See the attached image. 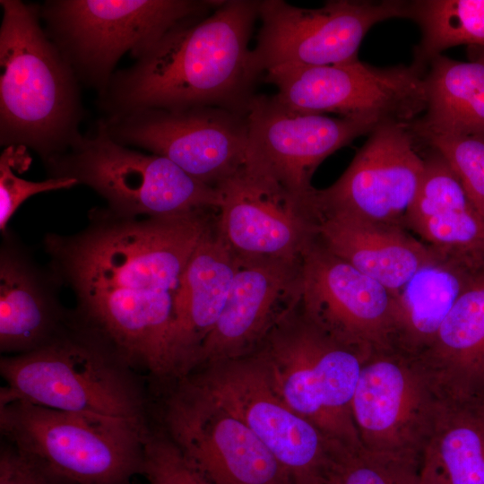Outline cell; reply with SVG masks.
I'll return each mask as SVG.
<instances>
[{"mask_svg": "<svg viewBox=\"0 0 484 484\" xmlns=\"http://www.w3.org/2000/svg\"><path fill=\"white\" fill-rule=\"evenodd\" d=\"M423 174L422 151L409 123L383 122L368 134L332 186L315 189L313 212L341 213L404 227Z\"/></svg>", "mask_w": 484, "mask_h": 484, "instance_id": "16", "label": "cell"}, {"mask_svg": "<svg viewBox=\"0 0 484 484\" xmlns=\"http://www.w3.org/2000/svg\"><path fill=\"white\" fill-rule=\"evenodd\" d=\"M424 174L404 227L436 255L484 272V217L445 160L427 148Z\"/></svg>", "mask_w": 484, "mask_h": 484, "instance_id": "21", "label": "cell"}, {"mask_svg": "<svg viewBox=\"0 0 484 484\" xmlns=\"http://www.w3.org/2000/svg\"><path fill=\"white\" fill-rule=\"evenodd\" d=\"M246 157L264 166L299 197L308 200L311 178L332 153L369 134L383 122L304 113L275 96L254 95L247 108Z\"/></svg>", "mask_w": 484, "mask_h": 484, "instance_id": "18", "label": "cell"}, {"mask_svg": "<svg viewBox=\"0 0 484 484\" xmlns=\"http://www.w3.org/2000/svg\"><path fill=\"white\" fill-rule=\"evenodd\" d=\"M186 376L255 433L294 484H325L334 441L284 402L255 353Z\"/></svg>", "mask_w": 484, "mask_h": 484, "instance_id": "9", "label": "cell"}, {"mask_svg": "<svg viewBox=\"0 0 484 484\" xmlns=\"http://www.w3.org/2000/svg\"><path fill=\"white\" fill-rule=\"evenodd\" d=\"M237 259L224 310L192 371L254 353L300 302L302 260Z\"/></svg>", "mask_w": 484, "mask_h": 484, "instance_id": "19", "label": "cell"}, {"mask_svg": "<svg viewBox=\"0 0 484 484\" xmlns=\"http://www.w3.org/2000/svg\"><path fill=\"white\" fill-rule=\"evenodd\" d=\"M260 1L225 0L165 34L98 94L102 118L143 108L217 107L246 114L261 75L248 44Z\"/></svg>", "mask_w": 484, "mask_h": 484, "instance_id": "2", "label": "cell"}, {"mask_svg": "<svg viewBox=\"0 0 484 484\" xmlns=\"http://www.w3.org/2000/svg\"><path fill=\"white\" fill-rule=\"evenodd\" d=\"M237 256L217 228V218L193 253L176 297L169 340L168 380L189 374L227 303Z\"/></svg>", "mask_w": 484, "mask_h": 484, "instance_id": "22", "label": "cell"}, {"mask_svg": "<svg viewBox=\"0 0 484 484\" xmlns=\"http://www.w3.org/2000/svg\"><path fill=\"white\" fill-rule=\"evenodd\" d=\"M410 16V1L402 0H332L315 9L282 0L260 1L254 65L262 74L352 62L359 59V46L374 25Z\"/></svg>", "mask_w": 484, "mask_h": 484, "instance_id": "10", "label": "cell"}, {"mask_svg": "<svg viewBox=\"0 0 484 484\" xmlns=\"http://www.w3.org/2000/svg\"><path fill=\"white\" fill-rule=\"evenodd\" d=\"M217 212L130 218L94 208L81 231L46 234L48 267L74 296L72 323L133 369L168 380L176 297Z\"/></svg>", "mask_w": 484, "mask_h": 484, "instance_id": "1", "label": "cell"}, {"mask_svg": "<svg viewBox=\"0 0 484 484\" xmlns=\"http://www.w3.org/2000/svg\"><path fill=\"white\" fill-rule=\"evenodd\" d=\"M325 484H419V463L334 442Z\"/></svg>", "mask_w": 484, "mask_h": 484, "instance_id": "29", "label": "cell"}, {"mask_svg": "<svg viewBox=\"0 0 484 484\" xmlns=\"http://www.w3.org/2000/svg\"><path fill=\"white\" fill-rule=\"evenodd\" d=\"M0 428L70 484H129L142 473L148 434L125 426L12 402L0 405Z\"/></svg>", "mask_w": 484, "mask_h": 484, "instance_id": "8", "label": "cell"}, {"mask_svg": "<svg viewBox=\"0 0 484 484\" xmlns=\"http://www.w3.org/2000/svg\"><path fill=\"white\" fill-rule=\"evenodd\" d=\"M410 128L420 146L437 151L445 160L484 217V136Z\"/></svg>", "mask_w": 484, "mask_h": 484, "instance_id": "30", "label": "cell"}, {"mask_svg": "<svg viewBox=\"0 0 484 484\" xmlns=\"http://www.w3.org/2000/svg\"><path fill=\"white\" fill-rule=\"evenodd\" d=\"M100 119L116 143L165 157L212 186L246 158V114L201 106L143 108Z\"/></svg>", "mask_w": 484, "mask_h": 484, "instance_id": "14", "label": "cell"}, {"mask_svg": "<svg viewBox=\"0 0 484 484\" xmlns=\"http://www.w3.org/2000/svg\"><path fill=\"white\" fill-rule=\"evenodd\" d=\"M48 177L71 178L98 193L123 217H166L219 210L215 186L169 159L113 141L101 119L65 153L44 162Z\"/></svg>", "mask_w": 484, "mask_h": 484, "instance_id": "6", "label": "cell"}, {"mask_svg": "<svg viewBox=\"0 0 484 484\" xmlns=\"http://www.w3.org/2000/svg\"><path fill=\"white\" fill-rule=\"evenodd\" d=\"M30 163L27 148L5 147L0 156V230H7V224L21 204L30 196L49 191L67 189L78 185L71 178L48 177L35 182L17 177L13 169L24 171Z\"/></svg>", "mask_w": 484, "mask_h": 484, "instance_id": "31", "label": "cell"}, {"mask_svg": "<svg viewBox=\"0 0 484 484\" xmlns=\"http://www.w3.org/2000/svg\"><path fill=\"white\" fill-rule=\"evenodd\" d=\"M134 370L110 347L70 326L33 351L0 359V405L22 402L130 428L150 430L145 400Z\"/></svg>", "mask_w": 484, "mask_h": 484, "instance_id": "4", "label": "cell"}, {"mask_svg": "<svg viewBox=\"0 0 484 484\" xmlns=\"http://www.w3.org/2000/svg\"><path fill=\"white\" fill-rule=\"evenodd\" d=\"M0 484H70L36 458L11 446L0 455Z\"/></svg>", "mask_w": 484, "mask_h": 484, "instance_id": "33", "label": "cell"}, {"mask_svg": "<svg viewBox=\"0 0 484 484\" xmlns=\"http://www.w3.org/2000/svg\"><path fill=\"white\" fill-rule=\"evenodd\" d=\"M265 73V81L278 89L275 98L304 113L408 124L419 118L427 106L425 67L414 61L410 65L376 67L357 59Z\"/></svg>", "mask_w": 484, "mask_h": 484, "instance_id": "12", "label": "cell"}, {"mask_svg": "<svg viewBox=\"0 0 484 484\" xmlns=\"http://www.w3.org/2000/svg\"><path fill=\"white\" fill-rule=\"evenodd\" d=\"M442 401L417 357L396 350L371 354L351 401L360 445L419 463Z\"/></svg>", "mask_w": 484, "mask_h": 484, "instance_id": "13", "label": "cell"}, {"mask_svg": "<svg viewBox=\"0 0 484 484\" xmlns=\"http://www.w3.org/2000/svg\"><path fill=\"white\" fill-rule=\"evenodd\" d=\"M470 61L442 54L424 73L427 106L412 129L484 136V50Z\"/></svg>", "mask_w": 484, "mask_h": 484, "instance_id": "27", "label": "cell"}, {"mask_svg": "<svg viewBox=\"0 0 484 484\" xmlns=\"http://www.w3.org/2000/svg\"><path fill=\"white\" fill-rule=\"evenodd\" d=\"M129 484H132V483H129Z\"/></svg>", "mask_w": 484, "mask_h": 484, "instance_id": "35", "label": "cell"}, {"mask_svg": "<svg viewBox=\"0 0 484 484\" xmlns=\"http://www.w3.org/2000/svg\"><path fill=\"white\" fill-rule=\"evenodd\" d=\"M141 474L147 484H212L163 430L147 435Z\"/></svg>", "mask_w": 484, "mask_h": 484, "instance_id": "32", "label": "cell"}, {"mask_svg": "<svg viewBox=\"0 0 484 484\" xmlns=\"http://www.w3.org/2000/svg\"><path fill=\"white\" fill-rule=\"evenodd\" d=\"M410 12L421 30L414 58L421 66L455 46L484 50V0L410 1Z\"/></svg>", "mask_w": 484, "mask_h": 484, "instance_id": "28", "label": "cell"}, {"mask_svg": "<svg viewBox=\"0 0 484 484\" xmlns=\"http://www.w3.org/2000/svg\"><path fill=\"white\" fill-rule=\"evenodd\" d=\"M300 309L318 330L365 358L393 349L395 299L315 238L302 256Z\"/></svg>", "mask_w": 484, "mask_h": 484, "instance_id": "17", "label": "cell"}, {"mask_svg": "<svg viewBox=\"0 0 484 484\" xmlns=\"http://www.w3.org/2000/svg\"><path fill=\"white\" fill-rule=\"evenodd\" d=\"M481 401H482V402L484 404V395L482 396Z\"/></svg>", "mask_w": 484, "mask_h": 484, "instance_id": "34", "label": "cell"}, {"mask_svg": "<svg viewBox=\"0 0 484 484\" xmlns=\"http://www.w3.org/2000/svg\"><path fill=\"white\" fill-rule=\"evenodd\" d=\"M315 238L394 296L435 254L407 229L341 213L314 212Z\"/></svg>", "mask_w": 484, "mask_h": 484, "instance_id": "23", "label": "cell"}, {"mask_svg": "<svg viewBox=\"0 0 484 484\" xmlns=\"http://www.w3.org/2000/svg\"><path fill=\"white\" fill-rule=\"evenodd\" d=\"M479 274L435 255L393 296V349L419 356L429 346L459 297Z\"/></svg>", "mask_w": 484, "mask_h": 484, "instance_id": "25", "label": "cell"}, {"mask_svg": "<svg viewBox=\"0 0 484 484\" xmlns=\"http://www.w3.org/2000/svg\"><path fill=\"white\" fill-rule=\"evenodd\" d=\"M419 484H484V404L443 400L419 461Z\"/></svg>", "mask_w": 484, "mask_h": 484, "instance_id": "26", "label": "cell"}, {"mask_svg": "<svg viewBox=\"0 0 484 484\" xmlns=\"http://www.w3.org/2000/svg\"><path fill=\"white\" fill-rule=\"evenodd\" d=\"M0 248V350L20 355L43 347L71 324L60 283L8 230Z\"/></svg>", "mask_w": 484, "mask_h": 484, "instance_id": "20", "label": "cell"}, {"mask_svg": "<svg viewBox=\"0 0 484 484\" xmlns=\"http://www.w3.org/2000/svg\"><path fill=\"white\" fill-rule=\"evenodd\" d=\"M254 353L272 388L290 408L329 439L361 445L351 401L367 358L318 330L303 315L299 304Z\"/></svg>", "mask_w": 484, "mask_h": 484, "instance_id": "7", "label": "cell"}, {"mask_svg": "<svg viewBox=\"0 0 484 484\" xmlns=\"http://www.w3.org/2000/svg\"><path fill=\"white\" fill-rule=\"evenodd\" d=\"M215 187L220 200L217 228L236 256L302 260L315 237L311 197H299L247 157Z\"/></svg>", "mask_w": 484, "mask_h": 484, "instance_id": "15", "label": "cell"}, {"mask_svg": "<svg viewBox=\"0 0 484 484\" xmlns=\"http://www.w3.org/2000/svg\"><path fill=\"white\" fill-rule=\"evenodd\" d=\"M174 382L163 403V431L212 484H294L239 418L189 376Z\"/></svg>", "mask_w": 484, "mask_h": 484, "instance_id": "11", "label": "cell"}, {"mask_svg": "<svg viewBox=\"0 0 484 484\" xmlns=\"http://www.w3.org/2000/svg\"><path fill=\"white\" fill-rule=\"evenodd\" d=\"M0 4V144L30 148L44 163L82 135L80 82L41 25L40 5Z\"/></svg>", "mask_w": 484, "mask_h": 484, "instance_id": "3", "label": "cell"}, {"mask_svg": "<svg viewBox=\"0 0 484 484\" xmlns=\"http://www.w3.org/2000/svg\"><path fill=\"white\" fill-rule=\"evenodd\" d=\"M220 1L48 0L45 30L80 84L103 92L125 52L137 59L173 29L210 14Z\"/></svg>", "mask_w": 484, "mask_h": 484, "instance_id": "5", "label": "cell"}, {"mask_svg": "<svg viewBox=\"0 0 484 484\" xmlns=\"http://www.w3.org/2000/svg\"><path fill=\"white\" fill-rule=\"evenodd\" d=\"M443 400L484 395V272L477 275L417 357Z\"/></svg>", "mask_w": 484, "mask_h": 484, "instance_id": "24", "label": "cell"}]
</instances>
